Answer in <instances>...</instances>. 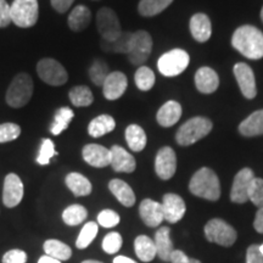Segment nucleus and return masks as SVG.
Listing matches in <instances>:
<instances>
[{"label":"nucleus","mask_w":263,"mask_h":263,"mask_svg":"<svg viewBox=\"0 0 263 263\" xmlns=\"http://www.w3.org/2000/svg\"><path fill=\"white\" fill-rule=\"evenodd\" d=\"M232 47L250 60L263 58V32L251 25L240 26L232 35Z\"/></svg>","instance_id":"nucleus-1"},{"label":"nucleus","mask_w":263,"mask_h":263,"mask_svg":"<svg viewBox=\"0 0 263 263\" xmlns=\"http://www.w3.org/2000/svg\"><path fill=\"white\" fill-rule=\"evenodd\" d=\"M189 190L193 195L209 201H217L221 197V183L211 168L202 167L194 173L189 183Z\"/></svg>","instance_id":"nucleus-2"},{"label":"nucleus","mask_w":263,"mask_h":263,"mask_svg":"<svg viewBox=\"0 0 263 263\" xmlns=\"http://www.w3.org/2000/svg\"><path fill=\"white\" fill-rule=\"evenodd\" d=\"M213 123L207 117L196 116L190 118L179 127L176 133V140L180 146H189L207 137L212 130Z\"/></svg>","instance_id":"nucleus-3"},{"label":"nucleus","mask_w":263,"mask_h":263,"mask_svg":"<svg viewBox=\"0 0 263 263\" xmlns=\"http://www.w3.org/2000/svg\"><path fill=\"white\" fill-rule=\"evenodd\" d=\"M33 94V81L27 73H18L6 90V103L14 108L24 107L29 103Z\"/></svg>","instance_id":"nucleus-4"},{"label":"nucleus","mask_w":263,"mask_h":263,"mask_svg":"<svg viewBox=\"0 0 263 263\" xmlns=\"http://www.w3.org/2000/svg\"><path fill=\"white\" fill-rule=\"evenodd\" d=\"M11 22L21 28L33 27L39 17L38 0H14L11 5Z\"/></svg>","instance_id":"nucleus-5"},{"label":"nucleus","mask_w":263,"mask_h":263,"mask_svg":"<svg viewBox=\"0 0 263 263\" xmlns=\"http://www.w3.org/2000/svg\"><path fill=\"white\" fill-rule=\"evenodd\" d=\"M190 62L189 54L183 49H173L164 52L157 61V67L164 77H176L188 68Z\"/></svg>","instance_id":"nucleus-6"},{"label":"nucleus","mask_w":263,"mask_h":263,"mask_svg":"<svg viewBox=\"0 0 263 263\" xmlns=\"http://www.w3.org/2000/svg\"><path fill=\"white\" fill-rule=\"evenodd\" d=\"M205 236L210 242H215L224 248H229L235 242L236 230L226 221L219 218H213L205 226Z\"/></svg>","instance_id":"nucleus-7"},{"label":"nucleus","mask_w":263,"mask_h":263,"mask_svg":"<svg viewBox=\"0 0 263 263\" xmlns=\"http://www.w3.org/2000/svg\"><path fill=\"white\" fill-rule=\"evenodd\" d=\"M153 50V38L145 31L134 32L130 39V47L128 51V59L130 64L143 65L149 59Z\"/></svg>","instance_id":"nucleus-8"},{"label":"nucleus","mask_w":263,"mask_h":263,"mask_svg":"<svg viewBox=\"0 0 263 263\" xmlns=\"http://www.w3.org/2000/svg\"><path fill=\"white\" fill-rule=\"evenodd\" d=\"M37 72L44 83L54 87L64 85L68 81L67 71L54 59H42L37 65Z\"/></svg>","instance_id":"nucleus-9"},{"label":"nucleus","mask_w":263,"mask_h":263,"mask_svg":"<svg viewBox=\"0 0 263 263\" xmlns=\"http://www.w3.org/2000/svg\"><path fill=\"white\" fill-rule=\"evenodd\" d=\"M98 31L104 41L114 42L122 34L120 20L116 12L110 8H103L99 10L97 15Z\"/></svg>","instance_id":"nucleus-10"},{"label":"nucleus","mask_w":263,"mask_h":263,"mask_svg":"<svg viewBox=\"0 0 263 263\" xmlns=\"http://www.w3.org/2000/svg\"><path fill=\"white\" fill-rule=\"evenodd\" d=\"M255 179L254 171L251 168L240 170L233 180L230 190V200L235 203H245L249 201V189Z\"/></svg>","instance_id":"nucleus-11"},{"label":"nucleus","mask_w":263,"mask_h":263,"mask_svg":"<svg viewBox=\"0 0 263 263\" xmlns=\"http://www.w3.org/2000/svg\"><path fill=\"white\" fill-rule=\"evenodd\" d=\"M233 72L241 94L249 100L255 99L257 95V88H256V78L252 68L245 62H238L233 68Z\"/></svg>","instance_id":"nucleus-12"},{"label":"nucleus","mask_w":263,"mask_h":263,"mask_svg":"<svg viewBox=\"0 0 263 263\" xmlns=\"http://www.w3.org/2000/svg\"><path fill=\"white\" fill-rule=\"evenodd\" d=\"M177 171V156L172 147H161L155 159V172L160 179L168 180Z\"/></svg>","instance_id":"nucleus-13"},{"label":"nucleus","mask_w":263,"mask_h":263,"mask_svg":"<svg viewBox=\"0 0 263 263\" xmlns=\"http://www.w3.org/2000/svg\"><path fill=\"white\" fill-rule=\"evenodd\" d=\"M24 183L17 174L9 173L5 177L4 189H3V202L6 207H16L24 199Z\"/></svg>","instance_id":"nucleus-14"},{"label":"nucleus","mask_w":263,"mask_h":263,"mask_svg":"<svg viewBox=\"0 0 263 263\" xmlns=\"http://www.w3.org/2000/svg\"><path fill=\"white\" fill-rule=\"evenodd\" d=\"M162 209L164 219L170 223H177L185 215L186 206L184 200L177 194H164L162 199Z\"/></svg>","instance_id":"nucleus-15"},{"label":"nucleus","mask_w":263,"mask_h":263,"mask_svg":"<svg viewBox=\"0 0 263 263\" xmlns=\"http://www.w3.org/2000/svg\"><path fill=\"white\" fill-rule=\"evenodd\" d=\"M128 87V80L123 72L115 71L110 72L107 78L103 84V93L104 97L107 100H117L124 94Z\"/></svg>","instance_id":"nucleus-16"},{"label":"nucleus","mask_w":263,"mask_h":263,"mask_svg":"<svg viewBox=\"0 0 263 263\" xmlns=\"http://www.w3.org/2000/svg\"><path fill=\"white\" fill-rule=\"evenodd\" d=\"M139 215L147 227L156 228L164 221L162 203L151 199L143 200L139 206Z\"/></svg>","instance_id":"nucleus-17"},{"label":"nucleus","mask_w":263,"mask_h":263,"mask_svg":"<svg viewBox=\"0 0 263 263\" xmlns=\"http://www.w3.org/2000/svg\"><path fill=\"white\" fill-rule=\"evenodd\" d=\"M83 160L90 166L97 168H103L111 163V153L110 150L99 144H88L83 147L82 151Z\"/></svg>","instance_id":"nucleus-18"},{"label":"nucleus","mask_w":263,"mask_h":263,"mask_svg":"<svg viewBox=\"0 0 263 263\" xmlns=\"http://www.w3.org/2000/svg\"><path fill=\"white\" fill-rule=\"evenodd\" d=\"M111 163L114 171L120 173H132L137 167L136 159L126 149L120 145H114L110 149Z\"/></svg>","instance_id":"nucleus-19"},{"label":"nucleus","mask_w":263,"mask_h":263,"mask_svg":"<svg viewBox=\"0 0 263 263\" xmlns=\"http://www.w3.org/2000/svg\"><path fill=\"white\" fill-rule=\"evenodd\" d=\"M196 89L202 94H212L218 89L219 77L215 70L209 66L200 67L195 73Z\"/></svg>","instance_id":"nucleus-20"},{"label":"nucleus","mask_w":263,"mask_h":263,"mask_svg":"<svg viewBox=\"0 0 263 263\" xmlns=\"http://www.w3.org/2000/svg\"><path fill=\"white\" fill-rule=\"evenodd\" d=\"M190 33L193 38L199 43H205L211 38L212 24L206 14H195L189 22Z\"/></svg>","instance_id":"nucleus-21"},{"label":"nucleus","mask_w":263,"mask_h":263,"mask_svg":"<svg viewBox=\"0 0 263 263\" xmlns=\"http://www.w3.org/2000/svg\"><path fill=\"white\" fill-rule=\"evenodd\" d=\"M182 112V105H180L178 101H167V103H164L162 106L160 107V110L157 111V123H159L161 127H172L180 120Z\"/></svg>","instance_id":"nucleus-22"},{"label":"nucleus","mask_w":263,"mask_h":263,"mask_svg":"<svg viewBox=\"0 0 263 263\" xmlns=\"http://www.w3.org/2000/svg\"><path fill=\"white\" fill-rule=\"evenodd\" d=\"M154 242L156 246V254L161 261L170 262L174 249L172 240H171V229L168 227H161L157 230Z\"/></svg>","instance_id":"nucleus-23"},{"label":"nucleus","mask_w":263,"mask_h":263,"mask_svg":"<svg viewBox=\"0 0 263 263\" xmlns=\"http://www.w3.org/2000/svg\"><path fill=\"white\" fill-rule=\"evenodd\" d=\"M239 133L248 138L263 136V108L252 112L239 124Z\"/></svg>","instance_id":"nucleus-24"},{"label":"nucleus","mask_w":263,"mask_h":263,"mask_svg":"<svg viewBox=\"0 0 263 263\" xmlns=\"http://www.w3.org/2000/svg\"><path fill=\"white\" fill-rule=\"evenodd\" d=\"M108 189L123 206L132 207L136 203V194L124 180L112 179L108 183Z\"/></svg>","instance_id":"nucleus-25"},{"label":"nucleus","mask_w":263,"mask_h":263,"mask_svg":"<svg viewBox=\"0 0 263 263\" xmlns=\"http://www.w3.org/2000/svg\"><path fill=\"white\" fill-rule=\"evenodd\" d=\"M124 137H126L127 144L132 151L140 153L141 150L145 149L147 143L146 133L138 124H129L124 132Z\"/></svg>","instance_id":"nucleus-26"},{"label":"nucleus","mask_w":263,"mask_h":263,"mask_svg":"<svg viewBox=\"0 0 263 263\" xmlns=\"http://www.w3.org/2000/svg\"><path fill=\"white\" fill-rule=\"evenodd\" d=\"M65 182L67 188L73 193L74 196H87L89 195L91 193V189H93L89 179L85 178L83 174L77 172L67 174Z\"/></svg>","instance_id":"nucleus-27"},{"label":"nucleus","mask_w":263,"mask_h":263,"mask_svg":"<svg viewBox=\"0 0 263 263\" xmlns=\"http://www.w3.org/2000/svg\"><path fill=\"white\" fill-rule=\"evenodd\" d=\"M91 21L90 10L84 5H77L68 16V26L72 31L81 32L89 26Z\"/></svg>","instance_id":"nucleus-28"},{"label":"nucleus","mask_w":263,"mask_h":263,"mask_svg":"<svg viewBox=\"0 0 263 263\" xmlns=\"http://www.w3.org/2000/svg\"><path fill=\"white\" fill-rule=\"evenodd\" d=\"M116 127L115 118L110 115H100L95 117L88 126V133L93 138H100L112 132Z\"/></svg>","instance_id":"nucleus-29"},{"label":"nucleus","mask_w":263,"mask_h":263,"mask_svg":"<svg viewBox=\"0 0 263 263\" xmlns=\"http://www.w3.org/2000/svg\"><path fill=\"white\" fill-rule=\"evenodd\" d=\"M134 250L138 258L143 262H151L157 255L155 242L146 235L138 236L134 241Z\"/></svg>","instance_id":"nucleus-30"},{"label":"nucleus","mask_w":263,"mask_h":263,"mask_svg":"<svg viewBox=\"0 0 263 263\" xmlns=\"http://www.w3.org/2000/svg\"><path fill=\"white\" fill-rule=\"evenodd\" d=\"M44 251L47 252L48 256H50L52 258H57L61 262L67 261L72 256V250L70 246L55 239L47 240L44 242Z\"/></svg>","instance_id":"nucleus-31"},{"label":"nucleus","mask_w":263,"mask_h":263,"mask_svg":"<svg viewBox=\"0 0 263 263\" xmlns=\"http://www.w3.org/2000/svg\"><path fill=\"white\" fill-rule=\"evenodd\" d=\"M173 0H140L138 11L144 17H153L161 14L172 4Z\"/></svg>","instance_id":"nucleus-32"},{"label":"nucleus","mask_w":263,"mask_h":263,"mask_svg":"<svg viewBox=\"0 0 263 263\" xmlns=\"http://www.w3.org/2000/svg\"><path fill=\"white\" fill-rule=\"evenodd\" d=\"M133 33L122 32V34L114 42H106L101 39L100 47L106 52H120V54H128L130 47V39Z\"/></svg>","instance_id":"nucleus-33"},{"label":"nucleus","mask_w":263,"mask_h":263,"mask_svg":"<svg viewBox=\"0 0 263 263\" xmlns=\"http://www.w3.org/2000/svg\"><path fill=\"white\" fill-rule=\"evenodd\" d=\"M74 117V112L70 107H61L59 108L55 114L54 120L50 126V133L54 136H60L65 129H67L68 124Z\"/></svg>","instance_id":"nucleus-34"},{"label":"nucleus","mask_w":263,"mask_h":263,"mask_svg":"<svg viewBox=\"0 0 263 263\" xmlns=\"http://www.w3.org/2000/svg\"><path fill=\"white\" fill-rule=\"evenodd\" d=\"M71 103L77 107H85L89 106L93 104L94 97L91 90L85 85H78V87H73L68 93Z\"/></svg>","instance_id":"nucleus-35"},{"label":"nucleus","mask_w":263,"mask_h":263,"mask_svg":"<svg viewBox=\"0 0 263 263\" xmlns=\"http://www.w3.org/2000/svg\"><path fill=\"white\" fill-rule=\"evenodd\" d=\"M88 217V211L82 205H71L62 212V219L67 226H78L83 223Z\"/></svg>","instance_id":"nucleus-36"},{"label":"nucleus","mask_w":263,"mask_h":263,"mask_svg":"<svg viewBox=\"0 0 263 263\" xmlns=\"http://www.w3.org/2000/svg\"><path fill=\"white\" fill-rule=\"evenodd\" d=\"M134 81H136L138 89L147 91L155 84V73L147 66H140L134 74Z\"/></svg>","instance_id":"nucleus-37"},{"label":"nucleus","mask_w":263,"mask_h":263,"mask_svg":"<svg viewBox=\"0 0 263 263\" xmlns=\"http://www.w3.org/2000/svg\"><path fill=\"white\" fill-rule=\"evenodd\" d=\"M98 232H99L98 223H95V222L85 223V224L83 226V228H82V230H81L80 235H78L77 241H76V246L81 250L87 249L88 246L93 242V240L97 238Z\"/></svg>","instance_id":"nucleus-38"},{"label":"nucleus","mask_w":263,"mask_h":263,"mask_svg":"<svg viewBox=\"0 0 263 263\" xmlns=\"http://www.w3.org/2000/svg\"><path fill=\"white\" fill-rule=\"evenodd\" d=\"M108 74H110L108 66L103 60H95L90 66L89 77L95 85H103Z\"/></svg>","instance_id":"nucleus-39"},{"label":"nucleus","mask_w":263,"mask_h":263,"mask_svg":"<svg viewBox=\"0 0 263 263\" xmlns=\"http://www.w3.org/2000/svg\"><path fill=\"white\" fill-rule=\"evenodd\" d=\"M249 201H251L258 209H263V179L256 178L252 180L249 189Z\"/></svg>","instance_id":"nucleus-40"},{"label":"nucleus","mask_w":263,"mask_h":263,"mask_svg":"<svg viewBox=\"0 0 263 263\" xmlns=\"http://www.w3.org/2000/svg\"><path fill=\"white\" fill-rule=\"evenodd\" d=\"M57 155L55 151V146L52 140L50 139H43L41 149H39V155L37 157V163L41 166H45V164L50 163V160Z\"/></svg>","instance_id":"nucleus-41"},{"label":"nucleus","mask_w":263,"mask_h":263,"mask_svg":"<svg viewBox=\"0 0 263 263\" xmlns=\"http://www.w3.org/2000/svg\"><path fill=\"white\" fill-rule=\"evenodd\" d=\"M122 236H121L120 233L117 232H111L105 236L103 240V249L106 254H116V252L120 251L121 246H122Z\"/></svg>","instance_id":"nucleus-42"},{"label":"nucleus","mask_w":263,"mask_h":263,"mask_svg":"<svg viewBox=\"0 0 263 263\" xmlns=\"http://www.w3.org/2000/svg\"><path fill=\"white\" fill-rule=\"evenodd\" d=\"M21 134V128L16 123H3L0 124V143H9L17 139Z\"/></svg>","instance_id":"nucleus-43"},{"label":"nucleus","mask_w":263,"mask_h":263,"mask_svg":"<svg viewBox=\"0 0 263 263\" xmlns=\"http://www.w3.org/2000/svg\"><path fill=\"white\" fill-rule=\"evenodd\" d=\"M120 223V216L112 210H103L98 215V224L104 228H114Z\"/></svg>","instance_id":"nucleus-44"},{"label":"nucleus","mask_w":263,"mask_h":263,"mask_svg":"<svg viewBox=\"0 0 263 263\" xmlns=\"http://www.w3.org/2000/svg\"><path fill=\"white\" fill-rule=\"evenodd\" d=\"M27 262V255L22 250L15 249L10 250L3 256V263H26Z\"/></svg>","instance_id":"nucleus-45"},{"label":"nucleus","mask_w":263,"mask_h":263,"mask_svg":"<svg viewBox=\"0 0 263 263\" xmlns=\"http://www.w3.org/2000/svg\"><path fill=\"white\" fill-rule=\"evenodd\" d=\"M11 22V10L6 0H0V28H4Z\"/></svg>","instance_id":"nucleus-46"},{"label":"nucleus","mask_w":263,"mask_h":263,"mask_svg":"<svg viewBox=\"0 0 263 263\" xmlns=\"http://www.w3.org/2000/svg\"><path fill=\"white\" fill-rule=\"evenodd\" d=\"M246 263H263V256L259 245H251L246 252Z\"/></svg>","instance_id":"nucleus-47"},{"label":"nucleus","mask_w":263,"mask_h":263,"mask_svg":"<svg viewBox=\"0 0 263 263\" xmlns=\"http://www.w3.org/2000/svg\"><path fill=\"white\" fill-rule=\"evenodd\" d=\"M171 263H201L199 259L190 258L185 255V252L180 251V250H174L172 252V256H171L170 259Z\"/></svg>","instance_id":"nucleus-48"},{"label":"nucleus","mask_w":263,"mask_h":263,"mask_svg":"<svg viewBox=\"0 0 263 263\" xmlns=\"http://www.w3.org/2000/svg\"><path fill=\"white\" fill-rule=\"evenodd\" d=\"M73 2L74 0H50L52 8L57 10L58 12H61V14L67 11L71 8V5L73 4Z\"/></svg>","instance_id":"nucleus-49"},{"label":"nucleus","mask_w":263,"mask_h":263,"mask_svg":"<svg viewBox=\"0 0 263 263\" xmlns=\"http://www.w3.org/2000/svg\"><path fill=\"white\" fill-rule=\"evenodd\" d=\"M254 227L258 233L263 234V209H258L257 213H256L255 221H254Z\"/></svg>","instance_id":"nucleus-50"},{"label":"nucleus","mask_w":263,"mask_h":263,"mask_svg":"<svg viewBox=\"0 0 263 263\" xmlns=\"http://www.w3.org/2000/svg\"><path fill=\"white\" fill-rule=\"evenodd\" d=\"M38 263H62V262L59 261V259H57V258L50 257V256L44 255V256H42L41 258H39Z\"/></svg>","instance_id":"nucleus-51"},{"label":"nucleus","mask_w":263,"mask_h":263,"mask_svg":"<svg viewBox=\"0 0 263 263\" xmlns=\"http://www.w3.org/2000/svg\"><path fill=\"white\" fill-rule=\"evenodd\" d=\"M114 263H137L136 261L129 257H126V256H117L116 258L114 259Z\"/></svg>","instance_id":"nucleus-52"},{"label":"nucleus","mask_w":263,"mask_h":263,"mask_svg":"<svg viewBox=\"0 0 263 263\" xmlns=\"http://www.w3.org/2000/svg\"><path fill=\"white\" fill-rule=\"evenodd\" d=\"M82 263H103V262H99V261H93V259H88V261H84Z\"/></svg>","instance_id":"nucleus-53"},{"label":"nucleus","mask_w":263,"mask_h":263,"mask_svg":"<svg viewBox=\"0 0 263 263\" xmlns=\"http://www.w3.org/2000/svg\"><path fill=\"white\" fill-rule=\"evenodd\" d=\"M259 251H261V254H262V256H263V244L259 245Z\"/></svg>","instance_id":"nucleus-54"},{"label":"nucleus","mask_w":263,"mask_h":263,"mask_svg":"<svg viewBox=\"0 0 263 263\" xmlns=\"http://www.w3.org/2000/svg\"><path fill=\"white\" fill-rule=\"evenodd\" d=\"M261 20H262V22H263V6H262V9H261Z\"/></svg>","instance_id":"nucleus-55"}]
</instances>
